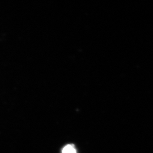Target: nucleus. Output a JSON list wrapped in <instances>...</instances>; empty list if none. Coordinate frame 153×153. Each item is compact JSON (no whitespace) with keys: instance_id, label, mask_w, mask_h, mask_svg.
<instances>
[{"instance_id":"nucleus-1","label":"nucleus","mask_w":153,"mask_h":153,"mask_svg":"<svg viewBox=\"0 0 153 153\" xmlns=\"http://www.w3.org/2000/svg\"><path fill=\"white\" fill-rule=\"evenodd\" d=\"M62 153H76V150L73 145H68L62 149Z\"/></svg>"}]
</instances>
